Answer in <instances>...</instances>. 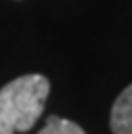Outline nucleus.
Instances as JSON below:
<instances>
[{"instance_id":"nucleus-1","label":"nucleus","mask_w":132,"mask_h":134,"mask_svg":"<svg viewBox=\"0 0 132 134\" xmlns=\"http://www.w3.org/2000/svg\"><path fill=\"white\" fill-rule=\"evenodd\" d=\"M50 84L40 73L15 77L0 88V115L17 132H27L42 115Z\"/></svg>"},{"instance_id":"nucleus-2","label":"nucleus","mask_w":132,"mask_h":134,"mask_svg":"<svg viewBox=\"0 0 132 134\" xmlns=\"http://www.w3.org/2000/svg\"><path fill=\"white\" fill-rule=\"evenodd\" d=\"M109 126L113 134H132V84L115 98Z\"/></svg>"},{"instance_id":"nucleus-3","label":"nucleus","mask_w":132,"mask_h":134,"mask_svg":"<svg viewBox=\"0 0 132 134\" xmlns=\"http://www.w3.org/2000/svg\"><path fill=\"white\" fill-rule=\"evenodd\" d=\"M38 134H86L78 124L69 121V119H63V117H57V115H50L44 124V128L38 132Z\"/></svg>"},{"instance_id":"nucleus-4","label":"nucleus","mask_w":132,"mask_h":134,"mask_svg":"<svg viewBox=\"0 0 132 134\" xmlns=\"http://www.w3.org/2000/svg\"><path fill=\"white\" fill-rule=\"evenodd\" d=\"M0 134H15V130H13V126L0 115Z\"/></svg>"}]
</instances>
